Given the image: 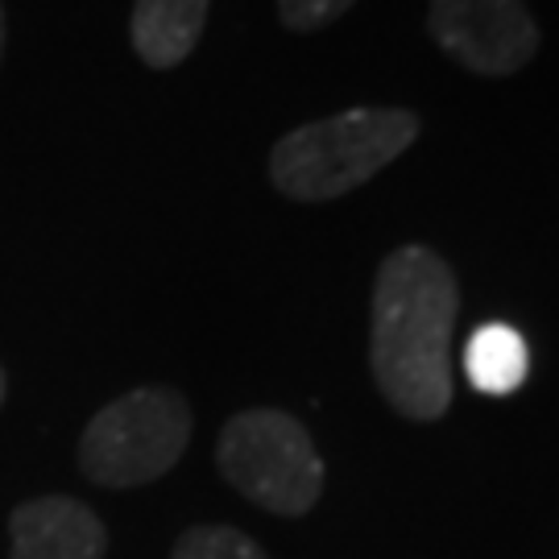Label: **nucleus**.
I'll list each match as a JSON object with an SVG mask.
<instances>
[{"mask_svg": "<svg viewBox=\"0 0 559 559\" xmlns=\"http://www.w3.org/2000/svg\"><path fill=\"white\" fill-rule=\"evenodd\" d=\"M191 440V406L166 385H141L108 402L80 440V468L96 485L133 489L166 477Z\"/></svg>", "mask_w": 559, "mask_h": 559, "instance_id": "4", "label": "nucleus"}, {"mask_svg": "<svg viewBox=\"0 0 559 559\" xmlns=\"http://www.w3.org/2000/svg\"><path fill=\"white\" fill-rule=\"evenodd\" d=\"M0 59H4V9H0Z\"/></svg>", "mask_w": 559, "mask_h": 559, "instance_id": "11", "label": "nucleus"}, {"mask_svg": "<svg viewBox=\"0 0 559 559\" xmlns=\"http://www.w3.org/2000/svg\"><path fill=\"white\" fill-rule=\"evenodd\" d=\"M357 0H278V17L286 29L295 34H311L323 29L328 21H336L340 13H348Z\"/></svg>", "mask_w": 559, "mask_h": 559, "instance_id": "10", "label": "nucleus"}, {"mask_svg": "<svg viewBox=\"0 0 559 559\" xmlns=\"http://www.w3.org/2000/svg\"><path fill=\"white\" fill-rule=\"evenodd\" d=\"M460 286L452 265L427 245H402L373 282L369 365L381 399L402 419L431 423L452 406V328Z\"/></svg>", "mask_w": 559, "mask_h": 559, "instance_id": "1", "label": "nucleus"}, {"mask_svg": "<svg viewBox=\"0 0 559 559\" xmlns=\"http://www.w3.org/2000/svg\"><path fill=\"white\" fill-rule=\"evenodd\" d=\"M216 464L240 498L282 519L307 514L323 493L320 452L286 411H245L224 423Z\"/></svg>", "mask_w": 559, "mask_h": 559, "instance_id": "3", "label": "nucleus"}, {"mask_svg": "<svg viewBox=\"0 0 559 559\" xmlns=\"http://www.w3.org/2000/svg\"><path fill=\"white\" fill-rule=\"evenodd\" d=\"M13 559H100L104 522L75 498H34L13 510Z\"/></svg>", "mask_w": 559, "mask_h": 559, "instance_id": "6", "label": "nucleus"}, {"mask_svg": "<svg viewBox=\"0 0 559 559\" xmlns=\"http://www.w3.org/2000/svg\"><path fill=\"white\" fill-rule=\"evenodd\" d=\"M170 559H270L237 526H195L175 543Z\"/></svg>", "mask_w": 559, "mask_h": 559, "instance_id": "9", "label": "nucleus"}, {"mask_svg": "<svg viewBox=\"0 0 559 559\" xmlns=\"http://www.w3.org/2000/svg\"><path fill=\"white\" fill-rule=\"evenodd\" d=\"M419 138L406 108H348L302 124L270 150V179L286 200L328 203L369 182Z\"/></svg>", "mask_w": 559, "mask_h": 559, "instance_id": "2", "label": "nucleus"}, {"mask_svg": "<svg viewBox=\"0 0 559 559\" xmlns=\"http://www.w3.org/2000/svg\"><path fill=\"white\" fill-rule=\"evenodd\" d=\"M207 4L212 0H138L133 21H129V38L145 67L170 71L179 67L207 25Z\"/></svg>", "mask_w": 559, "mask_h": 559, "instance_id": "7", "label": "nucleus"}, {"mask_svg": "<svg viewBox=\"0 0 559 559\" xmlns=\"http://www.w3.org/2000/svg\"><path fill=\"white\" fill-rule=\"evenodd\" d=\"M526 373H531V348L510 323H485L464 344V378L489 399L514 394Z\"/></svg>", "mask_w": 559, "mask_h": 559, "instance_id": "8", "label": "nucleus"}, {"mask_svg": "<svg viewBox=\"0 0 559 559\" xmlns=\"http://www.w3.org/2000/svg\"><path fill=\"white\" fill-rule=\"evenodd\" d=\"M0 402H4V373H0Z\"/></svg>", "mask_w": 559, "mask_h": 559, "instance_id": "12", "label": "nucleus"}, {"mask_svg": "<svg viewBox=\"0 0 559 559\" xmlns=\"http://www.w3.org/2000/svg\"><path fill=\"white\" fill-rule=\"evenodd\" d=\"M427 29L477 75H514L539 50V25L526 0H431Z\"/></svg>", "mask_w": 559, "mask_h": 559, "instance_id": "5", "label": "nucleus"}]
</instances>
